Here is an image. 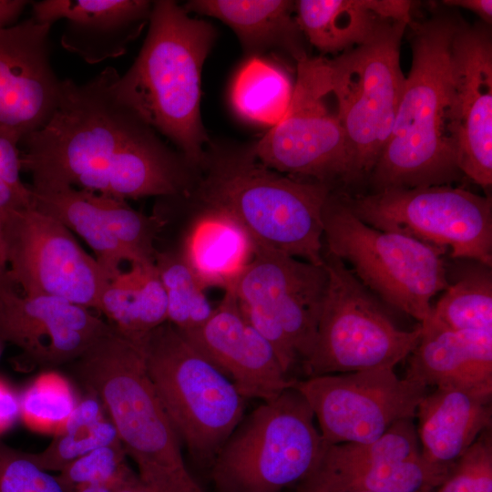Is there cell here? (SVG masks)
<instances>
[{
	"instance_id": "f1b7e54d",
	"label": "cell",
	"mask_w": 492,
	"mask_h": 492,
	"mask_svg": "<svg viewBox=\"0 0 492 492\" xmlns=\"http://www.w3.org/2000/svg\"><path fill=\"white\" fill-rule=\"evenodd\" d=\"M100 400L93 394L79 400L70 417L41 452L30 453L44 470L60 472L80 456L102 446L120 443Z\"/></svg>"
},
{
	"instance_id": "d6a6232c",
	"label": "cell",
	"mask_w": 492,
	"mask_h": 492,
	"mask_svg": "<svg viewBox=\"0 0 492 492\" xmlns=\"http://www.w3.org/2000/svg\"><path fill=\"white\" fill-rule=\"evenodd\" d=\"M79 400L69 382L54 372L40 374L20 395V417L32 430L56 434Z\"/></svg>"
},
{
	"instance_id": "7402d4cb",
	"label": "cell",
	"mask_w": 492,
	"mask_h": 492,
	"mask_svg": "<svg viewBox=\"0 0 492 492\" xmlns=\"http://www.w3.org/2000/svg\"><path fill=\"white\" fill-rule=\"evenodd\" d=\"M405 378L425 387H492V331H450L420 324Z\"/></svg>"
},
{
	"instance_id": "ab89813d",
	"label": "cell",
	"mask_w": 492,
	"mask_h": 492,
	"mask_svg": "<svg viewBox=\"0 0 492 492\" xmlns=\"http://www.w3.org/2000/svg\"><path fill=\"white\" fill-rule=\"evenodd\" d=\"M28 3L25 0H0V29L13 26Z\"/></svg>"
},
{
	"instance_id": "9a60e30c",
	"label": "cell",
	"mask_w": 492,
	"mask_h": 492,
	"mask_svg": "<svg viewBox=\"0 0 492 492\" xmlns=\"http://www.w3.org/2000/svg\"><path fill=\"white\" fill-rule=\"evenodd\" d=\"M326 444L367 443L404 419H415L426 388L399 378L394 369H374L295 380Z\"/></svg>"
},
{
	"instance_id": "d4e9b609",
	"label": "cell",
	"mask_w": 492,
	"mask_h": 492,
	"mask_svg": "<svg viewBox=\"0 0 492 492\" xmlns=\"http://www.w3.org/2000/svg\"><path fill=\"white\" fill-rule=\"evenodd\" d=\"M254 244L229 215L207 209L191 224L180 253L203 288L231 287L252 260Z\"/></svg>"
},
{
	"instance_id": "60d3db41",
	"label": "cell",
	"mask_w": 492,
	"mask_h": 492,
	"mask_svg": "<svg viewBox=\"0 0 492 492\" xmlns=\"http://www.w3.org/2000/svg\"><path fill=\"white\" fill-rule=\"evenodd\" d=\"M123 483L83 484V485L75 487L74 488L68 490L67 492H118V490L123 485Z\"/></svg>"
},
{
	"instance_id": "ee69618b",
	"label": "cell",
	"mask_w": 492,
	"mask_h": 492,
	"mask_svg": "<svg viewBox=\"0 0 492 492\" xmlns=\"http://www.w3.org/2000/svg\"><path fill=\"white\" fill-rule=\"evenodd\" d=\"M433 491H434V490H433ZM433 491H431V492H433ZM359 492H364V491H359Z\"/></svg>"
},
{
	"instance_id": "7a4b0ae2",
	"label": "cell",
	"mask_w": 492,
	"mask_h": 492,
	"mask_svg": "<svg viewBox=\"0 0 492 492\" xmlns=\"http://www.w3.org/2000/svg\"><path fill=\"white\" fill-rule=\"evenodd\" d=\"M459 20L436 14L412 26V65L392 133L370 173L374 191L451 185L456 162L451 45Z\"/></svg>"
},
{
	"instance_id": "83f0119b",
	"label": "cell",
	"mask_w": 492,
	"mask_h": 492,
	"mask_svg": "<svg viewBox=\"0 0 492 492\" xmlns=\"http://www.w3.org/2000/svg\"><path fill=\"white\" fill-rule=\"evenodd\" d=\"M108 323L127 337L142 341L167 322V298L154 261L131 263L111 279L101 299Z\"/></svg>"
},
{
	"instance_id": "4fadbf2b",
	"label": "cell",
	"mask_w": 492,
	"mask_h": 492,
	"mask_svg": "<svg viewBox=\"0 0 492 492\" xmlns=\"http://www.w3.org/2000/svg\"><path fill=\"white\" fill-rule=\"evenodd\" d=\"M0 268L25 295H45L100 311L109 282L72 231L34 206L0 220Z\"/></svg>"
},
{
	"instance_id": "277c9868",
	"label": "cell",
	"mask_w": 492,
	"mask_h": 492,
	"mask_svg": "<svg viewBox=\"0 0 492 492\" xmlns=\"http://www.w3.org/2000/svg\"><path fill=\"white\" fill-rule=\"evenodd\" d=\"M70 367L100 400L143 483L157 492H204L188 470L180 439L149 379L142 341L111 325Z\"/></svg>"
},
{
	"instance_id": "ba28073f",
	"label": "cell",
	"mask_w": 492,
	"mask_h": 492,
	"mask_svg": "<svg viewBox=\"0 0 492 492\" xmlns=\"http://www.w3.org/2000/svg\"><path fill=\"white\" fill-rule=\"evenodd\" d=\"M323 225V252L351 266L360 282L390 305L420 323L429 318L432 298L448 286L445 250L366 224L333 193Z\"/></svg>"
},
{
	"instance_id": "74e56055",
	"label": "cell",
	"mask_w": 492,
	"mask_h": 492,
	"mask_svg": "<svg viewBox=\"0 0 492 492\" xmlns=\"http://www.w3.org/2000/svg\"><path fill=\"white\" fill-rule=\"evenodd\" d=\"M20 417V395L0 380V434L8 430Z\"/></svg>"
},
{
	"instance_id": "7bdbcfd3",
	"label": "cell",
	"mask_w": 492,
	"mask_h": 492,
	"mask_svg": "<svg viewBox=\"0 0 492 492\" xmlns=\"http://www.w3.org/2000/svg\"><path fill=\"white\" fill-rule=\"evenodd\" d=\"M3 270H5V269H1V268H0V272L3 271Z\"/></svg>"
},
{
	"instance_id": "f35d334b",
	"label": "cell",
	"mask_w": 492,
	"mask_h": 492,
	"mask_svg": "<svg viewBox=\"0 0 492 492\" xmlns=\"http://www.w3.org/2000/svg\"><path fill=\"white\" fill-rule=\"evenodd\" d=\"M443 4L447 6L461 7L477 15L482 21L490 26L492 22L491 0H445Z\"/></svg>"
},
{
	"instance_id": "9c48e42d",
	"label": "cell",
	"mask_w": 492,
	"mask_h": 492,
	"mask_svg": "<svg viewBox=\"0 0 492 492\" xmlns=\"http://www.w3.org/2000/svg\"><path fill=\"white\" fill-rule=\"evenodd\" d=\"M409 25L388 20L368 42L328 59L350 155L347 182L371 173L392 133L405 79L400 45Z\"/></svg>"
},
{
	"instance_id": "7c38bea8",
	"label": "cell",
	"mask_w": 492,
	"mask_h": 492,
	"mask_svg": "<svg viewBox=\"0 0 492 492\" xmlns=\"http://www.w3.org/2000/svg\"><path fill=\"white\" fill-rule=\"evenodd\" d=\"M366 224L401 233L450 256L492 265V201L451 185L388 189L342 197Z\"/></svg>"
},
{
	"instance_id": "484cf974",
	"label": "cell",
	"mask_w": 492,
	"mask_h": 492,
	"mask_svg": "<svg viewBox=\"0 0 492 492\" xmlns=\"http://www.w3.org/2000/svg\"><path fill=\"white\" fill-rule=\"evenodd\" d=\"M447 472L428 465L422 456L397 462L312 467L294 492H431Z\"/></svg>"
},
{
	"instance_id": "30bf717a",
	"label": "cell",
	"mask_w": 492,
	"mask_h": 492,
	"mask_svg": "<svg viewBox=\"0 0 492 492\" xmlns=\"http://www.w3.org/2000/svg\"><path fill=\"white\" fill-rule=\"evenodd\" d=\"M328 284L306 377L394 367L409 356L422 333L399 329L341 260L323 252Z\"/></svg>"
},
{
	"instance_id": "8fae6325",
	"label": "cell",
	"mask_w": 492,
	"mask_h": 492,
	"mask_svg": "<svg viewBox=\"0 0 492 492\" xmlns=\"http://www.w3.org/2000/svg\"><path fill=\"white\" fill-rule=\"evenodd\" d=\"M327 284L324 264L254 244L252 260L231 287L242 315L288 375L311 354Z\"/></svg>"
},
{
	"instance_id": "4316f807",
	"label": "cell",
	"mask_w": 492,
	"mask_h": 492,
	"mask_svg": "<svg viewBox=\"0 0 492 492\" xmlns=\"http://www.w3.org/2000/svg\"><path fill=\"white\" fill-rule=\"evenodd\" d=\"M30 189L34 207L79 235L94 251L109 281L122 271L123 262H132L129 253L113 233L97 193L67 186Z\"/></svg>"
},
{
	"instance_id": "603a6c76",
	"label": "cell",
	"mask_w": 492,
	"mask_h": 492,
	"mask_svg": "<svg viewBox=\"0 0 492 492\" xmlns=\"http://www.w3.org/2000/svg\"><path fill=\"white\" fill-rule=\"evenodd\" d=\"M405 0H300L295 18L308 41L323 53L344 52L368 42L388 21L410 24Z\"/></svg>"
},
{
	"instance_id": "6da1fadb",
	"label": "cell",
	"mask_w": 492,
	"mask_h": 492,
	"mask_svg": "<svg viewBox=\"0 0 492 492\" xmlns=\"http://www.w3.org/2000/svg\"><path fill=\"white\" fill-rule=\"evenodd\" d=\"M118 77L108 67L84 84L62 80L51 118L19 144L32 189L67 186L125 200L185 192L190 167L118 97Z\"/></svg>"
},
{
	"instance_id": "5bb4252c",
	"label": "cell",
	"mask_w": 492,
	"mask_h": 492,
	"mask_svg": "<svg viewBox=\"0 0 492 492\" xmlns=\"http://www.w3.org/2000/svg\"><path fill=\"white\" fill-rule=\"evenodd\" d=\"M297 77L287 111L251 149L266 167L294 178L333 186L347 181L350 155L331 94L328 59L305 55L296 60Z\"/></svg>"
},
{
	"instance_id": "e575fe53",
	"label": "cell",
	"mask_w": 492,
	"mask_h": 492,
	"mask_svg": "<svg viewBox=\"0 0 492 492\" xmlns=\"http://www.w3.org/2000/svg\"><path fill=\"white\" fill-rule=\"evenodd\" d=\"M433 492H492L491 429L482 433Z\"/></svg>"
},
{
	"instance_id": "ffe728a7",
	"label": "cell",
	"mask_w": 492,
	"mask_h": 492,
	"mask_svg": "<svg viewBox=\"0 0 492 492\" xmlns=\"http://www.w3.org/2000/svg\"><path fill=\"white\" fill-rule=\"evenodd\" d=\"M148 0H44L32 4V17L53 25L65 19L62 47L88 64L122 56L149 21Z\"/></svg>"
},
{
	"instance_id": "b9f144b4",
	"label": "cell",
	"mask_w": 492,
	"mask_h": 492,
	"mask_svg": "<svg viewBox=\"0 0 492 492\" xmlns=\"http://www.w3.org/2000/svg\"><path fill=\"white\" fill-rule=\"evenodd\" d=\"M118 492H157L143 483L138 474H132L119 487Z\"/></svg>"
},
{
	"instance_id": "cb8c5ba5",
	"label": "cell",
	"mask_w": 492,
	"mask_h": 492,
	"mask_svg": "<svg viewBox=\"0 0 492 492\" xmlns=\"http://www.w3.org/2000/svg\"><path fill=\"white\" fill-rule=\"evenodd\" d=\"M183 8L225 23L251 57L270 49H281L295 61L307 55L293 1L192 0Z\"/></svg>"
},
{
	"instance_id": "8992f818",
	"label": "cell",
	"mask_w": 492,
	"mask_h": 492,
	"mask_svg": "<svg viewBox=\"0 0 492 492\" xmlns=\"http://www.w3.org/2000/svg\"><path fill=\"white\" fill-rule=\"evenodd\" d=\"M149 379L193 460L210 466L245 415L232 382L166 322L142 340Z\"/></svg>"
},
{
	"instance_id": "2e32d148",
	"label": "cell",
	"mask_w": 492,
	"mask_h": 492,
	"mask_svg": "<svg viewBox=\"0 0 492 492\" xmlns=\"http://www.w3.org/2000/svg\"><path fill=\"white\" fill-rule=\"evenodd\" d=\"M110 327L97 312L67 300L25 295L6 270L0 272V343L20 349V370L70 364Z\"/></svg>"
},
{
	"instance_id": "e0dca14e",
	"label": "cell",
	"mask_w": 492,
	"mask_h": 492,
	"mask_svg": "<svg viewBox=\"0 0 492 492\" xmlns=\"http://www.w3.org/2000/svg\"><path fill=\"white\" fill-rule=\"evenodd\" d=\"M456 162L483 188L492 184V38L488 26L459 22L451 45Z\"/></svg>"
},
{
	"instance_id": "8d00e7d4",
	"label": "cell",
	"mask_w": 492,
	"mask_h": 492,
	"mask_svg": "<svg viewBox=\"0 0 492 492\" xmlns=\"http://www.w3.org/2000/svg\"><path fill=\"white\" fill-rule=\"evenodd\" d=\"M20 140L0 128V220L12 210L33 206L31 189L20 176Z\"/></svg>"
},
{
	"instance_id": "5b68a950",
	"label": "cell",
	"mask_w": 492,
	"mask_h": 492,
	"mask_svg": "<svg viewBox=\"0 0 492 492\" xmlns=\"http://www.w3.org/2000/svg\"><path fill=\"white\" fill-rule=\"evenodd\" d=\"M198 195L234 219L254 244L323 265L324 206L333 186L275 171L248 149L206 151Z\"/></svg>"
},
{
	"instance_id": "52a82bcc",
	"label": "cell",
	"mask_w": 492,
	"mask_h": 492,
	"mask_svg": "<svg viewBox=\"0 0 492 492\" xmlns=\"http://www.w3.org/2000/svg\"><path fill=\"white\" fill-rule=\"evenodd\" d=\"M323 445L293 386L245 415L211 463L217 492H282L311 470Z\"/></svg>"
},
{
	"instance_id": "4dcf8cb0",
	"label": "cell",
	"mask_w": 492,
	"mask_h": 492,
	"mask_svg": "<svg viewBox=\"0 0 492 492\" xmlns=\"http://www.w3.org/2000/svg\"><path fill=\"white\" fill-rule=\"evenodd\" d=\"M422 325L450 331H492L490 267L471 271L444 290Z\"/></svg>"
},
{
	"instance_id": "1f68e13d",
	"label": "cell",
	"mask_w": 492,
	"mask_h": 492,
	"mask_svg": "<svg viewBox=\"0 0 492 492\" xmlns=\"http://www.w3.org/2000/svg\"><path fill=\"white\" fill-rule=\"evenodd\" d=\"M154 262L166 293L167 322L182 333L203 325L214 307L181 254L157 251Z\"/></svg>"
},
{
	"instance_id": "d6986e66",
	"label": "cell",
	"mask_w": 492,
	"mask_h": 492,
	"mask_svg": "<svg viewBox=\"0 0 492 492\" xmlns=\"http://www.w3.org/2000/svg\"><path fill=\"white\" fill-rule=\"evenodd\" d=\"M182 334L245 399L267 401L295 383L283 372L269 343L246 321L231 288L225 290L203 325Z\"/></svg>"
},
{
	"instance_id": "f546056e",
	"label": "cell",
	"mask_w": 492,
	"mask_h": 492,
	"mask_svg": "<svg viewBox=\"0 0 492 492\" xmlns=\"http://www.w3.org/2000/svg\"><path fill=\"white\" fill-rule=\"evenodd\" d=\"M293 86L282 68L252 56L241 67L233 80L231 104L244 119L272 127L287 111Z\"/></svg>"
},
{
	"instance_id": "836d02e7",
	"label": "cell",
	"mask_w": 492,
	"mask_h": 492,
	"mask_svg": "<svg viewBox=\"0 0 492 492\" xmlns=\"http://www.w3.org/2000/svg\"><path fill=\"white\" fill-rule=\"evenodd\" d=\"M121 443L97 448L68 464L56 477L65 492L83 484L123 483L134 471Z\"/></svg>"
},
{
	"instance_id": "3957f363",
	"label": "cell",
	"mask_w": 492,
	"mask_h": 492,
	"mask_svg": "<svg viewBox=\"0 0 492 492\" xmlns=\"http://www.w3.org/2000/svg\"><path fill=\"white\" fill-rule=\"evenodd\" d=\"M143 46L117 77L118 97L171 140L190 168H200L209 138L200 116L203 63L216 37L208 22L175 1H154Z\"/></svg>"
},
{
	"instance_id": "d590c367",
	"label": "cell",
	"mask_w": 492,
	"mask_h": 492,
	"mask_svg": "<svg viewBox=\"0 0 492 492\" xmlns=\"http://www.w3.org/2000/svg\"><path fill=\"white\" fill-rule=\"evenodd\" d=\"M0 492H65L56 475L42 469L30 453L0 440Z\"/></svg>"
},
{
	"instance_id": "44dd1931",
	"label": "cell",
	"mask_w": 492,
	"mask_h": 492,
	"mask_svg": "<svg viewBox=\"0 0 492 492\" xmlns=\"http://www.w3.org/2000/svg\"><path fill=\"white\" fill-rule=\"evenodd\" d=\"M492 387L447 384L425 394L417 405L422 458L448 471L492 425Z\"/></svg>"
},
{
	"instance_id": "ac0fdd59",
	"label": "cell",
	"mask_w": 492,
	"mask_h": 492,
	"mask_svg": "<svg viewBox=\"0 0 492 492\" xmlns=\"http://www.w3.org/2000/svg\"><path fill=\"white\" fill-rule=\"evenodd\" d=\"M51 26L30 17L0 29V128L21 139L48 121L61 95L50 61Z\"/></svg>"
}]
</instances>
